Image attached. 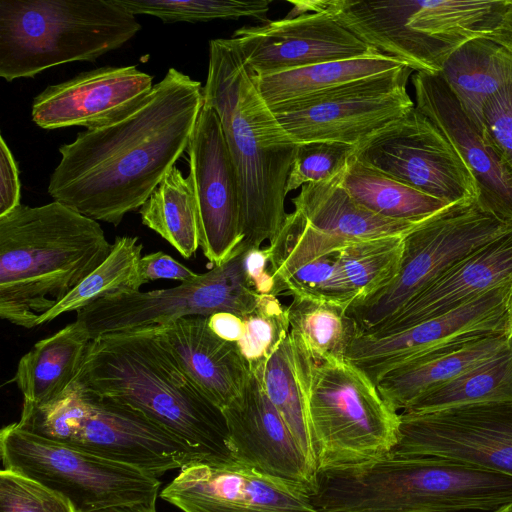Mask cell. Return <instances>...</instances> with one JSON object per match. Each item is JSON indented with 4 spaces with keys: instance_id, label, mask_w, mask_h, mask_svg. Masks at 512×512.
I'll return each mask as SVG.
<instances>
[{
    "instance_id": "cell-1",
    "label": "cell",
    "mask_w": 512,
    "mask_h": 512,
    "mask_svg": "<svg viewBox=\"0 0 512 512\" xmlns=\"http://www.w3.org/2000/svg\"><path fill=\"white\" fill-rule=\"evenodd\" d=\"M202 106L201 83L170 68L134 108L59 147L49 195L118 226L140 209L187 149Z\"/></svg>"
},
{
    "instance_id": "cell-2",
    "label": "cell",
    "mask_w": 512,
    "mask_h": 512,
    "mask_svg": "<svg viewBox=\"0 0 512 512\" xmlns=\"http://www.w3.org/2000/svg\"><path fill=\"white\" fill-rule=\"evenodd\" d=\"M75 382L91 394L139 410L205 462L234 461L222 409L183 372L160 326L91 340Z\"/></svg>"
},
{
    "instance_id": "cell-3",
    "label": "cell",
    "mask_w": 512,
    "mask_h": 512,
    "mask_svg": "<svg viewBox=\"0 0 512 512\" xmlns=\"http://www.w3.org/2000/svg\"><path fill=\"white\" fill-rule=\"evenodd\" d=\"M203 103L218 114L240 191L244 248L271 242L281 229L287 181L298 144L257 90L229 38L209 42Z\"/></svg>"
},
{
    "instance_id": "cell-4",
    "label": "cell",
    "mask_w": 512,
    "mask_h": 512,
    "mask_svg": "<svg viewBox=\"0 0 512 512\" xmlns=\"http://www.w3.org/2000/svg\"><path fill=\"white\" fill-rule=\"evenodd\" d=\"M98 221L58 201L0 217V317L33 328L110 254Z\"/></svg>"
},
{
    "instance_id": "cell-5",
    "label": "cell",
    "mask_w": 512,
    "mask_h": 512,
    "mask_svg": "<svg viewBox=\"0 0 512 512\" xmlns=\"http://www.w3.org/2000/svg\"><path fill=\"white\" fill-rule=\"evenodd\" d=\"M317 512L494 511L512 504V476L467 463L397 456L316 471Z\"/></svg>"
},
{
    "instance_id": "cell-6",
    "label": "cell",
    "mask_w": 512,
    "mask_h": 512,
    "mask_svg": "<svg viewBox=\"0 0 512 512\" xmlns=\"http://www.w3.org/2000/svg\"><path fill=\"white\" fill-rule=\"evenodd\" d=\"M140 30L137 17L114 0H0V76L11 82L92 62Z\"/></svg>"
},
{
    "instance_id": "cell-7",
    "label": "cell",
    "mask_w": 512,
    "mask_h": 512,
    "mask_svg": "<svg viewBox=\"0 0 512 512\" xmlns=\"http://www.w3.org/2000/svg\"><path fill=\"white\" fill-rule=\"evenodd\" d=\"M296 370L305 392L316 467L365 463L390 453L400 415L377 386L347 360H316L290 332Z\"/></svg>"
},
{
    "instance_id": "cell-8",
    "label": "cell",
    "mask_w": 512,
    "mask_h": 512,
    "mask_svg": "<svg viewBox=\"0 0 512 512\" xmlns=\"http://www.w3.org/2000/svg\"><path fill=\"white\" fill-rule=\"evenodd\" d=\"M19 426L36 435L136 467L156 478L205 462L139 410L85 391L73 382L44 404H25Z\"/></svg>"
},
{
    "instance_id": "cell-9",
    "label": "cell",
    "mask_w": 512,
    "mask_h": 512,
    "mask_svg": "<svg viewBox=\"0 0 512 512\" xmlns=\"http://www.w3.org/2000/svg\"><path fill=\"white\" fill-rule=\"evenodd\" d=\"M512 232V220L482 195L452 205L404 235L399 273L386 287L351 304L361 334L389 318L446 270L481 247Z\"/></svg>"
},
{
    "instance_id": "cell-10",
    "label": "cell",
    "mask_w": 512,
    "mask_h": 512,
    "mask_svg": "<svg viewBox=\"0 0 512 512\" xmlns=\"http://www.w3.org/2000/svg\"><path fill=\"white\" fill-rule=\"evenodd\" d=\"M4 469L26 476L67 499L75 512L155 503L158 478L9 424L0 432Z\"/></svg>"
},
{
    "instance_id": "cell-11",
    "label": "cell",
    "mask_w": 512,
    "mask_h": 512,
    "mask_svg": "<svg viewBox=\"0 0 512 512\" xmlns=\"http://www.w3.org/2000/svg\"><path fill=\"white\" fill-rule=\"evenodd\" d=\"M239 244L224 263L191 281L167 289L106 296L76 312L90 339L148 326H163L189 316L230 312L243 318L260 295L249 287Z\"/></svg>"
},
{
    "instance_id": "cell-12",
    "label": "cell",
    "mask_w": 512,
    "mask_h": 512,
    "mask_svg": "<svg viewBox=\"0 0 512 512\" xmlns=\"http://www.w3.org/2000/svg\"><path fill=\"white\" fill-rule=\"evenodd\" d=\"M344 172L326 181L303 185L292 200L294 211L287 214L267 246L276 296L281 283L300 266L354 241L405 235L424 221L392 220L369 211L342 185Z\"/></svg>"
},
{
    "instance_id": "cell-13",
    "label": "cell",
    "mask_w": 512,
    "mask_h": 512,
    "mask_svg": "<svg viewBox=\"0 0 512 512\" xmlns=\"http://www.w3.org/2000/svg\"><path fill=\"white\" fill-rule=\"evenodd\" d=\"M412 71L404 65L270 109L297 144L330 141L356 147L415 107L407 91Z\"/></svg>"
},
{
    "instance_id": "cell-14",
    "label": "cell",
    "mask_w": 512,
    "mask_h": 512,
    "mask_svg": "<svg viewBox=\"0 0 512 512\" xmlns=\"http://www.w3.org/2000/svg\"><path fill=\"white\" fill-rule=\"evenodd\" d=\"M354 158L450 204L481 196L462 155L416 107L356 146Z\"/></svg>"
},
{
    "instance_id": "cell-15",
    "label": "cell",
    "mask_w": 512,
    "mask_h": 512,
    "mask_svg": "<svg viewBox=\"0 0 512 512\" xmlns=\"http://www.w3.org/2000/svg\"><path fill=\"white\" fill-rule=\"evenodd\" d=\"M400 415L390 454L455 460L512 476V403Z\"/></svg>"
},
{
    "instance_id": "cell-16",
    "label": "cell",
    "mask_w": 512,
    "mask_h": 512,
    "mask_svg": "<svg viewBox=\"0 0 512 512\" xmlns=\"http://www.w3.org/2000/svg\"><path fill=\"white\" fill-rule=\"evenodd\" d=\"M500 285L437 317L385 335H359L346 360L375 385L390 371L488 336L504 334L505 292Z\"/></svg>"
},
{
    "instance_id": "cell-17",
    "label": "cell",
    "mask_w": 512,
    "mask_h": 512,
    "mask_svg": "<svg viewBox=\"0 0 512 512\" xmlns=\"http://www.w3.org/2000/svg\"><path fill=\"white\" fill-rule=\"evenodd\" d=\"M189 174L199 247L213 266L224 263L242 242L237 175L217 112L203 103L188 147Z\"/></svg>"
},
{
    "instance_id": "cell-18",
    "label": "cell",
    "mask_w": 512,
    "mask_h": 512,
    "mask_svg": "<svg viewBox=\"0 0 512 512\" xmlns=\"http://www.w3.org/2000/svg\"><path fill=\"white\" fill-rule=\"evenodd\" d=\"M160 497L183 512H317L307 487L235 461L189 464Z\"/></svg>"
},
{
    "instance_id": "cell-19",
    "label": "cell",
    "mask_w": 512,
    "mask_h": 512,
    "mask_svg": "<svg viewBox=\"0 0 512 512\" xmlns=\"http://www.w3.org/2000/svg\"><path fill=\"white\" fill-rule=\"evenodd\" d=\"M231 39L258 76L377 53L322 11L241 27Z\"/></svg>"
},
{
    "instance_id": "cell-20",
    "label": "cell",
    "mask_w": 512,
    "mask_h": 512,
    "mask_svg": "<svg viewBox=\"0 0 512 512\" xmlns=\"http://www.w3.org/2000/svg\"><path fill=\"white\" fill-rule=\"evenodd\" d=\"M233 460L258 472L313 489L316 469L250 370L239 394L223 410Z\"/></svg>"
},
{
    "instance_id": "cell-21",
    "label": "cell",
    "mask_w": 512,
    "mask_h": 512,
    "mask_svg": "<svg viewBox=\"0 0 512 512\" xmlns=\"http://www.w3.org/2000/svg\"><path fill=\"white\" fill-rule=\"evenodd\" d=\"M153 86V77L135 65L86 71L39 93L32 103V121L46 130L92 129L134 108Z\"/></svg>"
},
{
    "instance_id": "cell-22",
    "label": "cell",
    "mask_w": 512,
    "mask_h": 512,
    "mask_svg": "<svg viewBox=\"0 0 512 512\" xmlns=\"http://www.w3.org/2000/svg\"><path fill=\"white\" fill-rule=\"evenodd\" d=\"M415 107L445 135L473 171L481 195L512 220V171L489 134H482L462 110L439 74L412 75Z\"/></svg>"
},
{
    "instance_id": "cell-23",
    "label": "cell",
    "mask_w": 512,
    "mask_h": 512,
    "mask_svg": "<svg viewBox=\"0 0 512 512\" xmlns=\"http://www.w3.org/2000/svg\"><path fill=\"white\" fill-rule=\"evenodd\" d=\"M511 274L512 232L457 262L389 318L362 335L385 336L442 315L500 285Z\"/></svg>"
},
{
    "instance_id": "cell-24",
    "label": "cell",
    "mask_w": 512,
    "mask_h": 512,
    "mask_svg": "<svg viewBox=\"0 0 512 512\" xmlns=\"http://www.w3.org/2000/svg\"><path fill=\"white\" fill-rule=\"evenodd\" d=\"M160 333L193 384L222 410L243 390L250 368L235 342L218 337L208 317L189 316L160 326Z\"/></svg>"
},
{
    "instance_id": "cell-25",
    "label": "cell",
    "mask_w": 512,
    "mask_h": 512,
    "mask_svg": "<svg viewBox=\"0 0 512 512\" xmlns=\"http://www.w3.org/2000/svg\"><path fill=\"white\" fill-rule=\"evenodd\" d=\"M439 75L470 121L488 135L485 105L512 86V38L502 31L463 44L445 61Z\"/></svg>"
},
{
    "instance_id": "cell-26",
    "label": "cell",
    "mask_w": 512,
    "mask_h": 512,
    "mask_svg": "<svg viewBox=\"0 0 512 512\" xmlns=\"http://www.w3.org/2000/svg\"><path fill=\"white\" fill-rule=\"evenodd\" d=\"M509 343L505 334L468 342L390 371L377 383V389L392 409L406 410L426 394L488 362Z\"/></svg>"
},
{
    "instance_id": "cell-27",
    "label": "cell",
    "mask_w": 512,
    "mask_h": 512,
    "mask_svg": "<svg viewBox=\"0 0 512 512\" xmlns=\"http://www.w3.org/2000/svg\"><path fill=\"white\" fill-rule=\"evenodd\" d=\"M90 341L87 329L76 319L39 340L20 358L11 379L23 402L44 404L62 394L75 381Z\"/></svg>"
},
{
    "instance_id": "cell-28",
    "label": "cell",
    "mask_w": 512,
    "mask_h": 512,
    "mask_svg": "<svg viewBox=\"0 0 512 512\" xmlns=\"http://www.w3.org/2000/svg\"><path fill=\"white\" fill-rule=\"evenodd\" d=\"M401 66L404 64L392 57L372 53L269 75L252 74V78L260 95L272 109Z\"/></svg>"
},
{
    "instance_id": "cell-29",
    "label": "cell",
    "mask_w": 512,
    "mask_h": 512,
    "mask_svg": "<svg viewBox=\"0 0 512 512\" xmlns=\"http://www.w3.org/2000/svg\"><path fill=\"white\" fill-rule=\"evenodd\" d=\"M342 185L360 205L392 220L421 222L455 205L399 182L354 157L343 174Z\"/></svg>"
},
{
    "instance_id": "cell-30",
    "label": "cell",
    "mask_w": 512,
    "mask_h": 512,
    "mask_svg": "<svg viewBox=\"0 0 512 512\" xmlns=\"http://www.w3.org/2000/svg\"><path fill=\"white\" fill-rule=\"evenodd\" d=\"M142 223L190 258L199 248L194 195L188 176L172 167L140 207Z\"/></svg>"
},
{
    "instance_id": "cell-31",
    "label": "cell",
    "mask_w": 512,
    "mask_h": 512,
    "mask_svg": "<svg viewBox=\"0 0 512 512\" xmlns=\"http://www.w3.org/2000/svg\"><path fill=\"white\" fill-rule=\"evenodd\" d=\"M142 249L138 237H116L109 256L55 307L41 316L35 327L63 313L77 312L100 298L140 291L145 284L139 274Z\"/></svg>"
},
{
    "instance_id": "cell-32",
    "label": "cell",
    "mask_w": 512,
    "mask_h": 512,
    "mask_svg": "<svg viewBox=\"0 0 512 512\" xmlns=\"http://www.w3.org/2000/svg\"><path fill=\"white\" fill-rule=\"evenodd\" d=\"M290 332L301 339L316 360H346L361 334L348 308L308 297L292 296L287 306Z\"/></svg>"
},
{
    "instance_id": "cell-33",
    "label": "cell",
    "mask_w": 512,
    "mask_h": 512,
    "mask_svg": "<svg viewBox=\"0 0 512 512\" xmlns=\"http://www.w3.org/2000/svg\"><path fill=\"white\" fill-rule=\"evenodd\" d=\"M486 403H512V340L488 362L426 394L403 411L428 413Z\"/></svg>"
},
{
    "instance_id": "cell-34",
    "label": "cell",
    "mask_w": 512,
    "mask_h": 512,
    "mask_svg": "<svg viewBox=\"0 0 512 512\" xmlns=\"http://www.w3.org/2000/svg\"><path fill=\"white\" fill-rule=\"evenodd\" d=\"M250 370L259 377L269 400L317 471L306 396L296 370L290 332L269 359Z\"/></svg>"
},
{
    "instance_id": "cell-35",
    "label": "cell",
    "mask_w": 512,
    "mask_h": 512,
    "mask_svg": "<svg viewBox=\"0 0 512 512\" xmlns=\"http://www.w3.org/2000/svg\"><path fill=\"white\" fill-rule=\"evenodd\" d=\"M403 250L404 235H388L354 241L338 251L354 302L372 296L395 279Z\"/></svg>"
},
{
    "instance_id": "cell-36",
    "label": "cell",
    "mask_w": 512,
    "mask_h": 512,
    "mask_svg": "<svg viewBox=\"0 0 512 512\" xmlns=\"http://www.w3.org/2000/svg\"><path fill=\"white\" fill-rule=\"evenodd\" d=\"M127 12L149 15L165 23L254 18L265 23L271 0H114Z\"/></svg>"
},
{
    "instance_id": "cell-37",
    "label": "cell",
    "mask_w": 512,
    "mask_h": 512,
    "mask_svg": "<svg viewBox=\"0 0 512 512\" xmlns=\"http://www.w3.org/2000/svg\"><path fill=\"white\" fill-rule=\"evenodd\" d=\"M244 332L237 345L249 368L262 365L290 332L288 308L277 296L260 295L254 309L243 318Z\"/></svg>"
},
{
    "instance_id": "cell-38",
    "label": "cell",
    "mask_w": 512,
    "mask_h": 512,
    "mask_svg": "<svg viewBox=\"0 0 512 512\" xmlns=\"http://www.w3.org/2000/svg\"><path fill=\"white\" fill-rule=\"evenodd\" d=\"M302 296L349 308L355 296L339 262L338 251L310 261L280 285L279 295Z\"/></svg>"
},
{
    "instance_id": "cell-39",
    "label": "cell",
    "mask_w": 512,
    "mask_h": 512,
    "mask_svg": "<svg viewBox=\"0 0 512 512\" xmlns=\"http://www.w3.org/2000/svg\"><path fill=\"white\" fill-rule=\"evenodd\" d=\"M355 149L353 145L330 141L298 144L287 181V193L343 173L353 159Z\"/></svg>"
},
{
    "instance_id": "cell-40",
    "label": "cell",
    "mask_w": 512,
    "mask_h": 512,
    "mask_svg": "<svg viewBox=\"0 0 512 512\" xmlns=\"http://www.w3.org/2000/svg\"><path fill=\"white\" fill-rule=\"evenodd\" d=\"M0 512H75L63 496L16 472H0Z\"/></svg>"
},
{
    "instance_id": "cell-41",
    "label": "cell",
    "mask_w": 512,
    "mask_h": 512,
    "mask_svg": "<svg viewBox=\"0 0 512 512\" xmlns=\"http://www.w3.org/2000/svg\"><path fill=\"white\" fill-rule=\"evenodd\" d=\"M490 138L512 171V86L493 95L484 108Z\"/></svg>"
},
{
    "instance_id": "cell-42",
    "label": "cell",
    "mask_w": 512,
    "mask_h": 512,
    "mask_svg": "<svg viewBox=\"0 0 512 512\" xmlns=\"http://www.w3.org/2000/svg\"><path fill=\"white\" fill-rule=\"evenodd\" d=\"M243 271L249 287L257 295H274L276 280L271 271L267 247L245 248Z\"/></svg>"
},
{
    "instance_id": "cell-43",
    "label": "cell",
    "mask_w": 512,
    "mask_h": 512,
    "mask_svg": "<svg viewBox=\"0 0 512 512\" xmlns=\"http://www.w3.org/2000/svg\"><path fill=\"white\" fill-rule=\"evenodd\" d=\"M20 197L18 165L4 137L0 135V217L19 207Z\"/></svg>"
},
{
    "instance_id": "cell-44",
    "label": "cell",
    "mask_w": 512,
    "mask_h": 512,
    "mask_svg": "<svg viewBox=\"0 0 512 512\" xmlns=\"http://www.w3.org/2000/svg\"><path fill=\"white\" fill-rule=\"evenodd\" d=\"M139 274L145 284L157 279H172L182 283L198 276V273L162 251L142 256L139 261Z\"/></svg>"
},
{
    "instance_id": "cell-45",
    "label": "cell",
    "mask_w": 512,
    "mask_h": 512,
    "mask_svg": "<svg viewBox=\"0 0 512 512\" xmlns=\"http://www.w3.org/2000/svg\"><path fill=\"white\" fill-rule=\"evenodd\" d=\"M209 328L220 338L237 343L243 335V319L230 312H217L208 317Z\"/></svg>"
},
{
    "instance_id": "cell-46",
    "label": "cell",
    "mask_w": 512,
    "mask_h": 512,
    "mask_svg": "<svg viewBox=\"0 0 512 512\" xmlns=\"http://www.w3.org/2000/svg\"><path fill=\"white\" fill-rule=\"evenodd\" d=\"M505 331L507 339L512 340V274L505 292Z\"/></svg>"
},
{
    "instance_id": "cell-47",
    "label": "cell",
    "mask_w": 512,
    "mask_h": 512,
    "mask_svg": "<svg viewBox=\"0 0 512 512\" xmlns=\"http://www.w3.org/2000/svg\"><path fill=\"white\" fill-rule=\"evenodd\" d=\"M94 512H156L155 503L115 506Z\"/></svg>"
},
{
    "instance_id": "cell-48",
    "label": "cell",
    "mask_w": 512,
    "mask_h": 512,
    "mask_svg": "<svg viewBox=\"0 0 512 512\" xmlns=\"http://www.w3.org/2000/svg\"><path fill=\"white\" fill-rule=\"evenodd\" d=\"M503 32L512 38V7L508 13L506 24Z\"/></svg>"
},
{
    "instance_id": "cell-49",
    "label": "cell",
    "mask_w": 512,
    "mask_h": 512,
    "mask_svg": "<svg viewBox=\"0 0 512 512\" xmlns=\"http://www.w3.org/2000/svg\"><path fill=\"white\" fill-rule=\"evenodd\" d=\"M492 512H512V504L510 505H507V506H503L497 510H494Z\"/></svg>"
}]
</instances>
